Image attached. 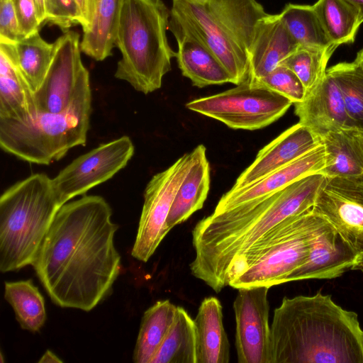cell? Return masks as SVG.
I'll return each instance as SVG.
<instances>
[{
  "label": "cell",
  "instance_id": "obj_1",
  "mask_svg": "<svg viewBox=\"0 0 363 363\" xmlns=\"http://www.w3.org/2000/svg\"><path fill=\"white\" fill-rule=\"evenodd\" d=\"M111 216L100 196H83L57 211L32 264L55 304L89 311L109 294L121 270Z\"/></svg>",
  "mask_w": 363,
  "mask_h": 363
},
{
  "label": "cell",
  "instance_id": "obj_2",
  "mask_svg": "<svg viewBox=\"0 0 363 363\" xmlns=\"http://www.w3.org/2000/svg\"><path fill=\"white\" fill-rule=\"evenodd\" d=\"M326 177L313 173L284 189L199 220L192 230L191 274L216 292L229 284L244 255L269 231L314 205Z\"/></svg>",
  "mask_w": 363,
  "mask_h": 363
},
{
  "label": "cell",
  "instance_id": "obj_3",
  "mask_svg": "<svg viewBox=\"0 0 363 363\" xmlns=\"http://www.w3.org/2000/svg\"><path fill=\"white\" fill-rule=\"evenodd\" d=\"M273 363H363V330L354 311L320 291L284 297L271 325Z\"/></svg>",
  "mask_w": 363,
  "mask_h": 363
},
{
  "label": "cell",
  "instance_id": "obj_4",
  "mask_svg": "<svg viewBox=\"0 0 363 363\" xmlns=\"http://www.w3.org/2000/svg\"><path fill=\"white\" fill-rule=\"evenodd\" d=\"M170 14L162 0H123L115 38L122 57L114 76L145 94L161 87L176 57L166 34Z\"/></svg>",
  "mask_w": 363,
  "mask_h": 363
},
{
  "label": "cell",
  "instance_id": "obj_5",
  "mask_svg": "<svg viewBox=\"0 0 363 363\" xmlns=\"http://www.w3.org/2000/svg\"><path fill=\"white\" fill-rule=\"evenodd\" d=\"M62 206L52 179L33 174L8 188L0 198V270L32 265Z\"/></svg>",
  "mask_w": 363,
  "mask_h": 363
},
{
  "label": "cell",
  "instance_id": "obj_6",
  "mask_svg": "<svg viewBox=\"0 0 363 363\" xmlns=\"http://www.w3.org/2000/svg\"><path fill=\"white\" fill-rule=\"evenodd\" d=\"M91 113L89 84L62 112H36L23 119L0 118L1 148L28 162L49 164L72 147L86 145Z\"/></svg>",
  "mask_w": 363,
  "mask_h": 363
},
{
  "label": "cell",
  "instance_id": "obj_7",
  "mask_svg": "<svg viewBox=\"0 0 363 363\" xmlns=\"http://www.w3.org/2000/svg\"><path fill=\"white\" fill-rule=\"evenodd\" d=\"M328 223L312 208L284 220L244 255L233 269L228 285L239 289L286 283V277L305 263Z\"/></svg>",
  "mask_w": 363,
  "mask_h": 363
},
{
  "label": "cell",
  "instance_id": "obj_8",
  "mask_svg": "<svg viewBox=\"0 0 363 363\" xmlns=\"http://www.w3.org/2000/svg\"><path fill=\"white\" fill-rule=\"evenodd\" d=\"M292 104L287 98L248 79L235 88L194 99L186 107L230 128L254 130L277 121Z\"/></svg>",
  "mask_w": 363,
  "mask_h": 363
},
{
  "label": "cell",
  "instance_id": "obj_9",
  "mask_svg": "<svg viewBox=\"0 0 363 363\" xmlns=\"http://www.w3.org/2000/svg\"><path fill=\"white\" fill-rule=\"evenodd\" d=\"M195 151L186 153L165 170L155 174L146 186L144 203L131 255L147 262L168 233L165 223L177 192L191 168Z\"/></svg>",
  "mask_w": 363,
  "mask_h": 363
},
{
  "label": "cell",
  "instance_id": "obj_10",
  "mask_svg": "<svg viewBox=\"0 0 363 363\" xmlns=\"http://www.w3.org/2000/svg\"><path fill=\"white\" fill-rule=\"evenodd\" d=\"M134 152L131 139L123 135L77 157L52 179L60 204L110 179L127 165Z\"/></svg>",
  "mask_w": 363,
  "mask_h": 363
},
{
  "label": "cell",
  "instance_id": "obj_11",
  "mask_svg": "<svg viewBox=\"0 0 363 363\" xmlns=\"http://www.w3.org/2000/svg\"><path fill=\"white\" fill-rule=\"evenodd\" d=\"M80 42L79 33L70 30L54 42L51 65L41 86L33 94L37 112L65 111L90 84L89 73L81 59Z\"/></svg>",
  "mask_w": 363,
  "mask_h": 363
},
{
  "label": "cell",
  "instance_id": "obj_12",
  "mask_svg": "<svg viewBox=\"0 0 363 363\" xmlns=\"http://www.w3.org/2000/svg\"><path fill=\"white\" fill-rule=\"evenodd\" d=\"M354 249L363 272V178L326 177L312 208Z\"/></svg>",
  "mask_w": 363,
  "mask_h": 363
},
{
  "label": "cell",
  "instance_id": "obj_13",
  "mask_svg": "<svg viewBox=\"0 0 363 363\" xmlns=\"http://www.w3.org/2000/svg\"><path fill=\"white\" fill-rule=\"evenodd\" d=\"M267 286L241 288L233 302L239 363H273Z\"/></svg>",
  "mask_w": 363,
  "mask_h": 363
},
{
  "label": "cell",
  "instance_id": "obj_14",
  "mask_svg": "<svg viewBox=\"0 0 363 363\" xmlns=\"http://www.w3.org/2000/svg\"><path fill=\"white\" fill-rule=\"evenodd\" d=\"M171 11L182 18L238 85L249 77L247 52L234 35L208 11L204 4L193 0H172Z\"/></svg>",
  "mask_w": 363,
  "mask_h": 363
},
{
  "label": "cell",
  "instance_id": "obj_15",
  "mask_svg": "<svg viewBox=\"0 0 363 363\" xmlns=\"http://www.w3.org/2000/svg\"><path fill=\"white\" fill-rule=\"evenodd\" d=\"M168 30L178 46L176 58L179 68L192 85L203 88L210 85L231 83L227 70L192 32L185 21L171 11Z\"/></svg>",
  "mask_w": 363,
  "mask_h": 363
},
{
  "label": "cell",
  "instance_id": "obj_16",
  "mask_svg": "<svg viewBox=\"0 0 363 363\" xmlns=\"http://www.w3.org/2000/svg\"><path fill=\"white\" fill-rule=\"evenodd\" d=\"M320 144L321 139L300 123L291 126L259 151L231 189H240L256 182Z\"/></svg>",
  "mask_w": 363,
  "mask_h": 363
},
{
  "label": "cell",
  "instance_id": "obj_17",
  "mask_svg": "<svg viewBox=\"0 0 363 363\" xmlns=\"http://www.w3.org/2000/svg\"><path fill=\"white\" fill-rule=\"evenodd\" d=\"M359 255L328 222L314 241L303 264L293 271L286 282L337 278L354 270Z\"/></svg>",
  "mask_w": 363,
  "mask_h": 363
},
{
  "label": "cell",
  "instance_id": "obj_18",
  "mask_svg": "<svg viewBox=\"0 0 363 363\" xmlns=\"http://www.w3.org/2000/svg\"><path fill=\"white\" fill-rule=\"evenodd\" d=\"M325 164V151L321 143L296 160L247 186L224 194L214 212L228 210L277 192L306 175L320 172Z\"/></svg>",
  "mask_w": 363,
  "mask_h": 363
},
{
  "label": "cell",
  "instance_id": "obj_19",
  "mask_svg": "<svg viewBox=\"0 0 363 363\" xmlns=\"http://www.w3.org/2000/svg\"><path fill=\"white\" fill-rule=\"evenodd\" d=\"M294 104L298 123L320 139L328 133L352 128L340 90L327 72L302 101Z\"/></svg>",
  "mask_w": 363,
  "mask_h": 363
},
{
  "label": "cell",
  "instance_id": "obj_20",
  "mask_svg": "<svg viewBox=\"0 0 363 363\" xmlns=\"http://www.w3.org/2000/svg\"><path fill=\"white\" fill-rule=\"evenodd\" d=\"M298 47L280 14L267 13L255 27L248 52V79L257 82L263 78Z\"/></svg>",
  "mask_w": 363,
  "mask_h": 363
},
{
  "label": "cell",
  "instance_id": "obj_21",
  "mask_svg": "<svg viewBox=\"0 0 363 363\" xmlns=\"http://www.w3.org/2000/svg\"><path fill=\"white\" fill-rule=\"evenodd\" d=\"M194 323L196 363H228L230 343L223 323L220 301L213 296L204 298Z\"/></svg>",
  "mask_w": 363,
  "mask_h": 363
},
{
  "label": "cell",
  "instance_id": "obj_22",
  "mask_svg": "<svg viewBox=\"0 0 363 363\" xmlns=\"http://www.w3.org/2000/svg\"><path fill=\"white\" fill-rule=\"evenodd\" d=\"M194 150V164L177 192L166 220L167 233L202 208L208 196L211 179L206 148L199 145Z\"/></svg>",
  "mask_w": 363,
  "mask_h": 363
},
{
  "label": "cell",
  "instance_id": "obj_23",
  "mask_svg": "<svg viewBox=\"0 0 363 363\" xmlns=\"http://www.w3.org/2000/svg\"><path fill=\"white\" fill-rule=\"evenodd\" d=\"M0 50L14 62L31 91H37L51 65L54 43L46 42L37 31L16 43L0 41Z\"/></svg>",
  "mask_w": 363,
  "mask_h": 363
},
{
  "label": "cell",
  "instance_id": "obj_24",
  "mask_svg": "<svg viewBox=\"0 0 363 363\" xmlns=\"http://www.w3.org/2000/svg\"><path fill=\"white\" fill-rule=\"evenodd\" d=\"M325 164L320 173L326 177L363 178V151L357 130L345 128L321 138Z\"/></svg>",
  "mask_w": 363,
  "mask_h": 363
},
{
  "label": "cell",
  "instance_id": "obj_25",
  "mask_svg": "<svg viewBox=\"0 0 363 363\" xmlns=\"http://www.w3.org/2000/svg\"><path fill=\"white\" fill-rule=\"evenodd\" d=\"M204 5L248 55L257 23L267 14L263 6L256 0H208Z\"/></svg>",
  "mask_w": 363,
  "mask_h": 363
},
{
  "label": "cell",
  "instance_id": "obj_26",
  "mask_svg": "<svg viewBox=\"0 0 363 363\" xmlns=\"http://www.w3.org/2000/svg\"><path fill=\"white\" fill-rule=\"evenodd\" d=\"M123 0H98L89 28L80 42L82 52L97 61L111 56Z\"/></svg>",
  "mask_w": 363,
  "mask_h": 363
},
{
  "label": "cell",
  "instance_id": "obj_27",
  "mask_svg": "<svg viewBox=\"0 0 363 363\" xmlns=\"http://www.w3.org/2000/svg\"><path fill=\"white\" fill-rule=\"evenodd\" d=\"M36 112L33 93L14 62L0 50V118L23 119Z\"/></svg>",
  "mask_w": 363,
  "mask_h": 363
},
{
  "label": "cell",
  "instance_id": "obj_28",
  "mask_svg": "<svg viewBox=\"0 0 363 363\" xmlns=\"http://www.w3.org/2000/svg\"><path fill=\"white\" fill-rule=\"evenodd\" d=\"M177 309L169 300H164L144 313L133 352L134 362H151L174 321Z\"/></svg>",
  "mask_w": 363,
  "mask_h": 363
},
{
  "label": "cell",
  "instance_id": "obj_29",
  "mask_svg": "<svg viewBox=\"0 0 363 363\" xmlns=\"http://www.w3.org/2000/svg\"><path fill=\"white\" fill-rule=\"evenodd\" d=\"M313 7L332 44L354 41L362 23L359 10L349 0H318Z\"/></svg>",
  "mask_w": 363,
  "mask_h": 363
},
{
  "label": "cell",
  "instance_id": "obj_30",
  "mask_svg": "<svg viewBox=\"0 0 363 363\" xmlns=\"http://www.w3.org/2000/svg\"><path fill=\"white\" fill-rule=\"evenodd\" d=\"M150 363H196L194 319L177 306L174 321Z\"/></svg>",
  "mask_w": 363,
  "mask_h": 363
},
{
  "label": "cell",
  "instance_id": "obj_31",
  "mask_svg": "<svg viewBox=\"0 0 363 363\" xmlns=\"http://www.w3.org/2000/svg\"><path fill=\"white\" fill-rule=\"evenodd\" d=\"M4 298L12 306L21 327L35 333L46 320L44 298L31 279L5 282Z\"/></svg>",
  "mask_w": 363,
  "mask_h": 363
},
{
  "label": "cell",
  "instance_id": "obj_32",
  "mask_svg": "<svg viewBox=\"0 0 363 363\" xmlns=\"http://www.w3.org/2000/svg\"><path fill=\"white\" fill-rule=\"evenodd\" d=\"M326 72L340 90L351 128L363 130V68L354 60L337 63Z\"/></svg>",
  "mask_w": 363,
  "mask_h": 363
},
{
  "label": "cell",
  "instance_id": "obj_33",
  "mask_svg": "<svg viewBox=\"0 0 363 363\" xmlns=\"http://www.w3.org/2000/svg\"><path fill=\"white\" fill-rule=\"evenodd\" d=\"M279 14L299 47L325 48L333 45L313 5L288 4Z\"/></svg>",
  "mask_w": 363,
  "mask_h": 363
},
{
  "label": "cell",
  "instance_id": "obj_34",
  "mask_svg": "<svg viewBox=\"0 0 363 363\" xmlns=\"http://www.w3.org/2000/svg\"><path fill=\"white\" fill-rule=\"evenodd\" d=\"M337 48L335 45L325 48L298 47L279 65L296 74L307 94L325 76L328 62Z\"/></svg>",
  "mask_w": 363,
  "mask_h": 363
},
{
  "label": "cell",
  "instance_id": "obj_35",
  "mask_svg": "<svg viewBox=\"0 0 363 363\" xmlns=\"http://www.w3.org/2000/svg\"><path fill=\"white\" fill-rule=\"evenodd\" d=\"M254 82L287 98L293 104L302 101L306 95V90L296 74L282 65Z\"/></svg>",
  "mask_w": 363,
  "mask_h": 363
},
{
  "label": "cell",
  "instance_id": "obj_36",
  "mask_svg": "<svg viewBox=\"0 0 363 363\" xmlns=\"http://www.w3.org/2000/svg\"><path fill=\"white\" fill-rule=\"evenodd\" d=\"M47 20L64 33L80 24L77 0H46Z\"/></svg>",
  "mask_w": 363,
  "mask_h": 363
},
{
  "label": "cell",
  "instance_id": "obj_37",
  "mask_svg": "<svg viewBox=\"0 0 363 363\" xmlns=\"http://www.w3.org/2000/svg\"><path fill=\"white\" fill-rule=\"evenodd\" d=\"M24 38L12 0H0V41L16 43Z\"/></svg>",
  "mask_w": 363,
  "mask_h": 363
},
{
  "label": "cell",
  "instance_id": "obj_38",
  "mask_svg": "<svg viewBox=\"0 0 363 363\" xmlns=\"http://www.w3.org/2000/svg\"><path fill=\"white\" fill-rule=\"evenodd\" d=\"M13 5L25 37L39 31V22L35 0H12Z\"/></svg>",
  "mask_w": 363,
  "mask_h": 363
},
{
  "label": "cell",
  "instance_id": "obj_39",
  "mask_svg": "<svg viewBox=\"0 0 363 363\" xmlns=\"http://www.w3.org/2000/svg\"><path fill=\"white\" fill-rule=\"evenodd\" d=\"M98 0H77L80 16V26L86 31L92 22Z\"/></svg>",
  "mask_w": 363,
  "mask_h": 363
},
{
  "label": "cell",
  "instance_id": "obj_40",
  "mask_svg": "<svg viewBox=\"0 0 363 363\" xmlns=\"http://www.w3.org/2000/svg\"><path fill=\"white\" fill-rule=\"evenodd\" d=\"M38 18L40 23L42 25L47 20L46 0H35Z\"/></svg>",
  "mask_w": 363,
  "mask_h": 363
},
{
  "label": "cell",
  "instance_id": "obj_41",
  "mask_svg": "<svg viewBox=\"0 0 363 363\" xmlns=\"http://www.w3.org/2000/svg\"><path fill=\"white\" fill-rule=\"evenodd\" d=\"M52 352L47 350L38 362H62Z\"/></svg>",
  "mask_w": 363,
  "mask_h": 363
},
{
  "label": "cell",
  "instance_id": "obj_42",
  "mask_svg": "<svg viewBox=\"0 0 363 363\" xmlns=\"http://www.w3.org/2000/svg\"><path fill=\"white\" fill-rule=\"evenodd\" d=\"M359 11L360 21L363 23V0H349Z\"/></svg>",
  "mask_w": 363,
  "mask_h": 363
},
{
  "label": "cell",
  "instance_id": "obj_43",
  "mask_svg": "<svg viewBox=\"0 0 363 363\" xmlns=\"http://www.w3.org/2000/svg\"><path fill=\"white\" fill-rule=\"evenodd\" d=\"M354 60L357 61L363 68V48L357 52Z\"/></svg>",
  "mask_w": 363,
  "mask_h": 363
},
{
  "label": "cell",
  "instance_id": "obj_44",
  "mask_svg": "<svg viewBox=\"0 0 363 363\" xmlns=\"http://www.w3.org/2000/svg\"><path fill=\"white\" fill-rule=\"evenodd\" d=\"M357 135L359 137V141H360V143L362 145V151H363V130H357Z\"/></svg>",
  "mask_w": 363,
  "mask_h": 363
},
{
  "label": "cell",
  "instance_id": "obj_45",
  "mask_svg": "<svg viewBox=\"0 0 363 363\" xmlns=\"http://www.w3.org/2000/svg\"><path fill=\"white\" fill-rule=\"evenodd\" d=\"M193 1H196V2H199V3L204 4V3H206L208 0H193Z\"/></svg>",
  "mask_w": 363,
  "mask_h": 363
}]
</instances>
